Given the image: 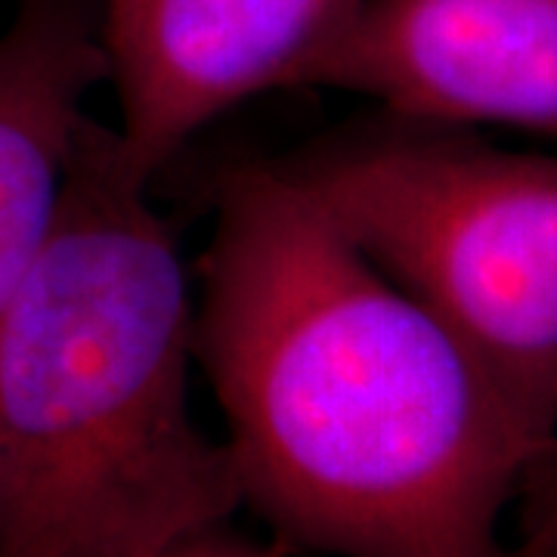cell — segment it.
<instances>
[{
  "label": "cell",
  "instance_id": "6da1fadb",
  "mask_svg": "<svg viewBox=\"0 0 557 557\" xmlns=\"http://www.w3.org/2000/svg\"><path fill=\"white\" fill-rule=\"evenodd\" d=\"M196 359L242 508L295 555L518 557L557 437L381 273L285 164L220 180Z\"/></svg>",
  "mask_w": 557,
  "mask_h": 557
},
{
  "label": "cell",
  "instance_id": "7a4b0ae2",
  "mask_svg": "<svg viewBox=\"0 0 557 557\" xmlns=\"http://www.w3.org/2000/svg\"><path fill=\"white\" fill-rule=\"evenodd\" d=\"M196 285L100 119L0 332V557H161L242 508L193 412Z\"/></svg>",
  "mask_w": 557,
  "mask_h": 557
},
{
  "label": "cell",
  "instance_id": "3957f363",
  "mask_svg": "<svg viewBox=\"0 0 557 557\" xmlns=\"http://www.w3.org/2000/svg\"><path fill=\"white\" fill-rule=\"evenodd\" d=\"M285 168L557 437V156L384 115Z\"/></svg>",
  "mask_w": 557,
  "mask_h": 557
},
{
  "label": "cell",
  "instance_id": "277c9868",
  "mask_svg": "<svg viewBox=\"0 0 557 557\" xmlns=\"http://www.w3.org/2000/svg\"><path fill=\"white\" fill-rule=\"evenodd\" d=\"M366 0H97L124 161L146 180L214 121L273 90L310 87Z\"/></svg>",
  "mask_w": 557,
  "mask_h": 557
},
{
  "label": "cell",
  "instance_id": "5b68a950",
  "mask_svg": "<svg viewBox=\"0 0 557 557\" xmlns=\"http://www.w3.org/2000/svg\"><path fill=\"white\" fill-rule=\"evenodd\" d=\"M310 87L391 119L557 139V0H366Z\"/></svg>",
  "mask_w": 557,
  "mask_h": 557
},
{
  "label": "cell",
  "instance_id": "8992f818",
  "mask_svg": "<svg viewBox=\"0 0 557 557\" xmlns=\"http://www.w3.org/2000/svg\"><path fill=\"white\" fill-rule=\"evenodd\" d=\"M100 84L97 0H20L0 32V332L57 226Z\"/></svg>",
  "mask_w": 557,
  "mask_h": 557
},
{
  "label": "cell",
  "instance_id": "52a82bcc",
  "mask_svg": "<svg viewBox=\"0 0 557 557\" xmlns=\"http://www.w3.org/2000/svg\"><path fill=\"white\" fill-rule=\"evenodd\" d=\"M518 508L520 542L515 545L518 557L557 555V443L533 471Z\"/></svg>",
  "mask_w": 557,
  "mask_h": 557
},
{
  "label": "cell",
  "instance_id": "ba28073f",
  "mask_svg": "<svg viewBox=\"0 0 557 557\" xmlns=\"http://www.w3.org/2000/svg\"><path fill=\"white\" fill-rule=\"evenodd\" d=\"M161 557H304L288 552L285 545H278L273 539L255 542L248 536H236L230 527H220L214 533H205L199 539H189L177 545L174 552Z\"/></svg>",
  "mask_w": 557,
  "mask_h": 557
},
{
  "label": "cell",
  "instance_id": "9c48e42d",
  "mask_svg": "<svg viewBox=\"0 0 557 557\" xmlns=\"http://www.w3.org/2000/svg\"><path fill=\"white\" fill-rule=\"evenodd\" d=\"M552 557H557V555H552Z\"/></svg>",
  "mask_w": 557,
  "mask_h": 557
}]
</instances>
